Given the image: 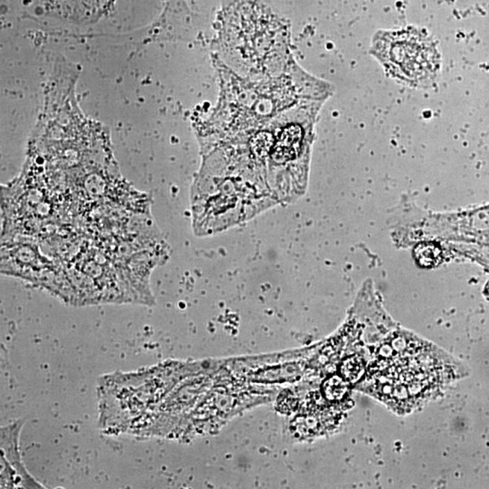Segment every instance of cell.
<instances>
[{
    "label": "cell",
    "mask_w": 489,
    "mask_h": 489,
    "mask_svg": "<svg viewBox=\"0 0 489 489\" xmlns=\"http://www.w3.org/2000/svg\"><path fill=\"white\" fill-rule=\"evenodd\" d=\"M373 51L393 75L412 85L429 81L440 64L434 44L425 34L414 29L379 34Z\"/></svg>",
    "instance_id": "obj_2"
},
{
    "label": "cell",
    "mask_w": 489,
    "mask_h": 489,
    "mask_svg": "<svg viewBox=\"0 0 489 489\" xmlns=\"http://www.w3.org/2000/svg\"><path fill=\"white\" fill-rule=\"evenodd\" d=\"M24 421L17 420L1 428V488H44L24 466L19 452V435Z\"/></svg>",
    "instance_id": "obj_3"
},
{
    "label": "cell",
    "mask_w": 489,
    "mask_h": 489,
    "mask_svg": "<svg viewBox=\"0 0 489 489\" xmlns=\"http://www.w3.org/2000/svg\"><path fill=\"white\" fill-rule=\"evenodd\" d=\"M403 339L400 349L382 347L368 371L367 390L391 407L406 409L425 402L450 380L447 359L419 340Z\"/></svg>",
    "instance_id": "obj_1"
},
{
    "label": "cell",
    "mask_w": 489,
    "mask_h": 489,
    "mask_svg": "<svg viewBox=\"0 0 489 489\" xmlns=\"http://www.w3.org/2000/svg\"><path fill=\"white\" fill-rule=\"evenodd\" d=\"M346 386L340 379L332 378L326 382L325 394L329 400H338L344 395Z\"/></svg>",
    "instance_id": "obj_4"
}]
</instances>
